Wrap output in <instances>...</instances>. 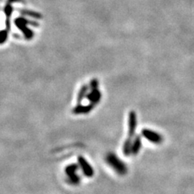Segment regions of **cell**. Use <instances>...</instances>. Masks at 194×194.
<instances>
[{
  "instance_id": "cell-1",
  "label": "cell",
  "mask_w": 194,
  "mask_h": 194,
  "mask_svg": "<svg viewBox=\"0 0 194 194\" xmlns=\"http://www.w3.org/2000/svg\"><path fill=\"white\" fill-rule=\"evenodd\" d=\"M106 162L109 164V167H111L112 169L114 170L117 174L124 176L127 173V167L124 162L120 159L116 155L110 153L106 157Z\"/></svg>"
},
{
  "instance_id": "cell-3",
  "label": "cell",
  "mask_w": 194,
  "mask_h": 194,
  "mask_svg": "<svg viewBox=\"0 0 194 194\" xmlns=\"http://www.w3.org/2000/svg\"><path fill=\"white\" fill-rule=\"evenodd\" d=\"M78 162H79V166L81 167L84 176H87V177H89V178H91V177L94 176L93 167H91V165L90 164L89 162H87V160L84 157L79 156L78 158Z\"/></svg>"
},
{
  "instance_id": "cell-9",
  "label": "cell",
  "mask_w": 194,
  "mask_h": 194,
  "mask_svg": "<svg viewBox=\"0 0 194 194\" xmlns=\"http://www.w3.org/2000/svg\"><path fill=\"white\" fill-rule=\"evenodd\" d=\"M86 91H87V87H83V88L81 89V91H80V93H79V101H81V99H83V97H84V95H85L86 93Z\"/></svg>"
},
{
  "instance_id": "cell-8",
  "label": "cell",
  "mask_w": 194,
  "mask_h": 194,
  "mask_svg": "<svg viewBox=\"0 0 194 194\" xmlns=\"http://www.w3.org/2000/svg\"><path fill=\"white\" fill-rule=\"evenodd\" d=\"M91 107H79L75 109V113H87L90 111Z\"/></svg>"
},
{
  "instance_id": "cell-7",
  "label": "cell",
  "mask_w": 194,
  "mask_h": 194,
  "mask_svg": "<svg viewBox=\"0 0 194 194\" xmlns=\"http://www.w3.org/2000/svg\"><path fill=\"white\" fill-rule=\"evenodd\" d=\"M141 148V141L139 138H137L135 139L134 143L132 144V153L136 155L137 153L138 152Z\"/></svg>"
},
{
  "instance_id": "cell-4",
  "label": "cell",
  "mask_w": 194,
  "mask_h": 194,
  "mask_svg": "<svg viewBox=\"0 0 194 194\" xmlns=\"http://www.w3.org/2000/svg\"><path fill=\"white\" fill-rule=\"evenodd\" d=\"M143 134L146 138L155 143H158L159 142H161V140H162L161 137L159 136L158 133H155V132H153V131L148 130V129H145V130H143Z\"/></svg>"
},
{
  "instance_id": "cell-5",
  "label": "cell",
  "mask_w": 194,
  "mask_h": 194,
  "mask_svg": "<svg viewBox=\"0 0 194 194\" xmlns=\"http://www.w3.org/2000/svg\"><path fill=\"white\" fill-rule=\"evenodd\" d=\"M137 126V119L136 116H135L134 113H131L129 115V137H132L136 129Z\"/></svg>"
},
{
  "instance_id": "cell-2",
  "label": "cell",
  "mask_w": 194,
  "mask_h": 194,
  "mask_svg": "<svg viewBox=\"0 0 194 194\" xmlns=\"http://www.w3.org/2000/svg\"><path fill=\"white\" fill-rule=\"evenodd\" d=\"M78 166L76 164L68 165L65 167V174L67 176L68 181L72 185H78L80 183V177L78 175Z\"/></svg>"
},
{
  "instance_id": "cell-10",
  "label": "cell",
  "mask_w": 194,
  "mask_h": 194,
  "mask_svg": "<svg viewBox=\"0 0 194 194\" xmlns=\"http://www.w3.org/2000/svg\"><path fill=\"white\" fill-rule=\"evenodd\" d=\"M98 86V82L96 80H93L92 83H91V87H92V89H96V87Z\"/></svg>"
},
{
  "instance_id": "cell-6",
  "label": "cell",
  "mask_w": 194,
  "mask_h": 194,
  "mask_svg": "<svg viewBox=\"0 0 194 194\" xmlns=\"http://www.w3.org/2000/svg\"><path fill=\"white\" fill-rule=\"evenodd\" d=\"M88 99L92 103H96V102H98L99 100V99H100V93H99V91L97 89H93L92 92L90 95H88Z\"/></svg>"
}]
</instances>
